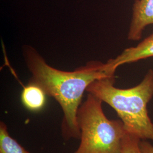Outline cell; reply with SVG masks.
Here are the masks:
<instances>
[{
    "label": "cell",
    "mask_w": 153,
    "mask_h": 153,
    "mask_svg": "<svg viewBox=\"0 0 153 153\" xmlns=\"http://www.w3.org/2000/svg\"><path fill=\"white\" fill-rule=\"evenodd\" d=\"M103 102L88 93L77 113L81 142L74 153H121L126 131L121 120L108 119Z\"/></svg>",
    "instance_id": "3957f363"
},
{
    "label": "cell",
    "mask_w": 153,
    "mask_h": 153,
    "mask_svg": "<svg viewBox=\"0 0 153 153\" xmlns=\"http://www.w3.org/2000/svg\"><path fill=\"white\" fill-rule=\"evenodd\" d=\"M151 57H153V33L136 46L124 49L120 55L110 59L105 64L107 70L115 74L120 66Z\"/></svg>",
    "instance_id": "5b68a950"
},
{
    "label": "cell",
    "mask_w": 153,
    "mask_h": 153,
    "mask_svg": "<svg viewBox=\"0 0 153 153\" xmlns=\"http://www.w3.org/2000/svg\"><path fill=\"white\" fill-rule=\"evenodd\" d=\"M21 101L28 110L39 111L44 107L45 104L46 94L38 85L29 82L22 90Z\"/></svg>",
    "instance_id": "8992f818"
},
{
    "label": "cell",
    "mask_w": 153,
    "mask_h": 153,
    "mask_svg": "<svg viewBox=\"0 0 153 153\" xmlns=\"http://www.w3.org/2000/svg\"><path fill=\"white\" fill-rule=\"evenodd\" d=\"M132 10L128 39L136 41L141 38L147 26L153 25V0H136Z\"/></svg>",
    "instance_id": "277c9868"
},
{
    "label": "cell",
    "mask_w": 153,
    "mask_h": 153,
    "mask_svg": "<svg viewBox=\"0 0 153 153\" xmlns=\"http://www.w3.org/2000/svg\"><path fill=\"white\" fill-rule=\"evenodd\" d=\"M115 82V76L102 78L91 83L86 91L115 109L126 132L141 140L153 141V123L148 110L153 98V70H149L142 81L133 88H116Z\"/></svg>",
    "instance_id": "7a4b0ae2"
},
{
    "label": "cell",
    "mask_w": 153,
    "mask_h": 153,
    "mask_svg": "<svg viewBox=\"0 0 153 153\" xmlns=\"http://www.w3.org/2000/svg\"><path fill=\"white\" fill-rule=\"evenodd\" d=\"M140 146L142 153H153V145L146 140H141Z\"/></svg>",
    "instance_id": "9c48e42d"
},
{
    "label": "cell",
    "mask_w": 153,
    "mask_h": 153,
    "mask_svg": "<svg viewBox=\"0 0 153 153\" xmlns=\"http://www.w3.org/2000/svg\"><path fill=\"white\" fill-rule=\"evenodd\" d=\"M141 140L126 131L122 142L121 153H142L140 143Z\"/></svg>",
    "instance_id": "ba28073f"
},
{
    "label": "cell",
    "mask_w": 153,
    "mask_h": 153,
    "mask_svg": "<svg viewBox=\"0 0 153 153\" xmlns=\"http://www.w3.org/2000/svg\"><path fill=\"white\" fill-rule=\"evenodd\" d=\"M0 153H30L10 136L2 121L0 123Z\"/></svg>",
    "instance_id": "52a82bcc"
},
{
    "label": "cell",
    "mask_w": 153,
    "mask_h": 153,
    "mask_svg": "<svg viewBox=\"0 0 153 153\" xmlns=\"http://www.w3.org/2000/svg\"><path fill=\"white\" fill-rule=\"evenodd\" d=\"M23 55L32 75L29 82L38 85L60 105L64 113L63 136L66 139L80 138L77 113L84 92L93 82L115 74L107 70L105 63L97 61H89L74 71H60L49 65L31 46L23 48Z\"/></svg>",
    "instance_id": "6da1fadb"
}]
</instances>
